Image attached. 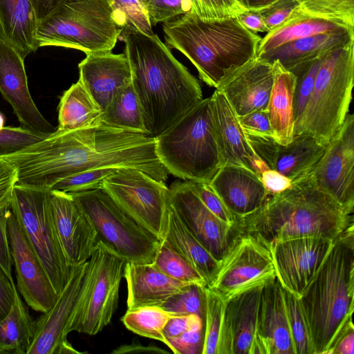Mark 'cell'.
I'll list each match as a JSON object with an SVG mask.
<instances>
[{
	"mask_svg": "<svg viewBox=\"0 0 354 354\" xmlns=\"http://www.w3.org/2000/svg\"><path fill=\"white\" fill-rule=\"evenodd\" d=\"M283 296L295 354H313L308 325L299 298L285 289Z\"/></svg>",
	"mask_w": 354,
	"mask_h": 354,
	"instance_id": "42",
	"label": "cell"
},
{
	"mask_svg": "<svg viewBox=\"0 0 354 354\" xmlns=\"http://www.w3.org/2000/svg\"><path fill=\"white\" fill-rule=\"evenodd\" d=\"M334 240L305 236L276 241L269 247L276 277L299 298L330 251Z\"/></svg>",
	"mask_w": 354,
	"mask_h": 354,
	"instance_id": "16",
	"label": "cell"
},
{
	"mask_svg": "<svg viewBox=\"0 0 354 354\" xmlns=\"http://www.w3.org/2000/svg\"><path fill=\"white\" fill-rule=\"evenodd\" d=\"M353 226L334 241L317 272L299 298L313 354H328L352 319L354 299Z\"/></svg>",
	"mask_w": 354,
	"mask_h": 354,
	"instance_id": "5",
	"label": "cell"
},
{
	"mask_svg": "<svg viewBox=\"0 0 354 354\" xmlns=\"http://www.w3.org/2000/svg\"><path fill=\"white\" fill-rule=\"evenodd\" d=\"M353 28L333 21L313 16L300 6L281 24L268 30L261 37L256 57L288 42L319 33L342 31Z\"/></svg>",
	"mask_w": 354,
	"mask_h": 354,
	"instance_id": "33",
	"label": "cell"
},
{
	"mask_svg": "<svg viewBox=\"0 0 354 354\" xmlns=\"http://www.w3.org/2000/svg\"><path fill=\"white\" fill-rule=\"evenodd\" d=\"M246 10L235 0H192L190 12L206 21L236 18Z\"/></svg>",
	"mask_w": 354,
	"mask_h": 354,
	"instance_id": "46",
	"label": "cell"
},
{
	"mask_svg": "<svg viewBox=\"0 0 354 354\" xmlns=\"http://www.w3.org/2000/svg\"><path fill=\"white\" fill-rule=\"evenodd\" d=\"M301 10L320 18L354 28V0H297Z\"/></svg>",
	"mask_w": 354,
	"mask_h": 354,
	"instance_id": "43",
	"label": "cell"
},
{
	"mask_svg": "<svg viewBox=\"0 0 354 354\" xmlns=\"http://www.w3.org/2000/svg\"><path fill=\"white\" fill-rule=\"evenodd\" d=\"M171 316L161 307L144 306L127 310L121 321L133 333L167 344L163 330Z\"/></svg>",
	"mask_w": 354,
	"mask_h": 354,
	"instance_id": "37",
	"label": "cell"
},
{
	"mask_svg": "<svg viewBox=\"0 0 354 354\" xmlns=\"http://www.w3.org/2000/svg\"><path fill=\"white\" fill-rule=\"evenodd\" d=\"M109 0H56L38 22L39 47L62 46L84 53L111 50L122 34Z\"/></svg>",
	"mask_w": 354,
	"mask_h": 354,
	"instance_id": "8",
	"label": "cell"
},
{
	"mask_svg": "<svg viewBox=\"0 0 354 354\" xmlns=\"http://www.w3.org/2000/svg\"><path fill=\"white\" fill-rule=\"evenodd\" d=\"M257 335L263 343L267 354H295L283 289L277 277L262 288Z\"/></svg>",
	"mask_w": 354,
	"mask_h": 354,
	"instance_id": "27",
	"label": "cell"
},
{
	"mask_svg": "<svg viewBox=\"0 0 354 354\" xmlns=\"http://www.w3.org/2000/svg\"><path fill=\"white\" fill-rule=\"evenodd\" d=\"M225 302L206 288V309L202 354H217L223 326Z\"/></svg>",
	"mask_w": 354,
	"mask_h": 354,
	"instance_id": "40",
	"label": "cell"
},
{
	"mask_svg": "<svg viewBox=\"0 0 354 354\" xmlns=\"http://www.w3.org/2000/svg\"><path fill=\"white\" fill-rule=\"evenodd\" d=\"M206 288L198 283L187 284L182 291L171 297L161 308L172 315H196L204 323Z\"/></svg>",
	"mask_w": 354,
	"mask_h": 354,
	"instance_id": "41",
	"label": "cell"
},
{
	"mask_svg": "<svg viewBox=\"0 0 354 354\" xmlns=\"http://www.w3.org/2000/svg\"><path fill=\"white\" fill-rule=\"evenodd\" d=\"M169 189V203L178 218L220 262L230 249L234 230L204 205L188 180H176Z\"/></svg>",
	"mask_w": 354,
	"mask_h": 354,
	"instance_id": "18",
	"label": "cell"
},
{
	"mask_svg": "<svg viewBox=\"0 0 354 354\" xmlns=\"http://www.w3.org/2000/svg\"><path fill=\"white\" fill-rule=\"evenodd\" d=\"M38 22L52 11L56 0H32Z\"/></svg>",
	"mask_w": 354,
	"mask_h": 354,
	"instance_id": "61",
	"label": "cell"
},
{
	"mask_svg": "<svg viewBox=\"0 0 354 354\" xmlns=\"http://www.w3.org/2000/svg\"><path fill=\"white\" fill-rule=\"evenodd\" d=\"M103 110L77 81L60 97L57 129L74 130L103 124Z\"/></svg>",
	"mask_w": 354,
	"mask_h": 354,
	"instance_id": "34",
	"label": "cell"
},
{
	"mask_svg": "<svg viewBox=\"0 0 354 354\" xmlns=\"http://www.w3.org/2000/svg\"><path fill=\"white\" fill-rule=\"evenodd\" d=\"M272 64L274 79L268 105L269 120L274 140L286 145L295 136L293 98L296 77L277 59Z\"/></svg>",
	"mask_w": 354,
	"mask_h": 354,
	"instance_id": "31",
	"label": "cell"
},
{
	"mask_svg": "<svg viewBox=\"0 0 354 354\" xmlns=\"http://www.w3.org/2000/svg\"><path fill=\"white\" fill-rule=\"evenodd\" d=\"M151 25L165 22L191 10L192 0H144Z\"/></svg>",
	"mask_w": 354,
	"mask_h": 354,
	"instance_id": "49",
	"label": "cell"
},
{
	"mask_svg": "<svg viewBox=\"0 0 354 354\" xmlns=\"http://www.w3.org/2000/svg\"><path fill=\"white\" fill-rule=\"evenodd\" d=\"M152 263L162 272L175 280L207 287V283L203 277L163 240H161Z\"/></svg>",
	"mask_w": 354,
	"mask_h": 354,
	"instance_id": "39",
	"label": "cell"
},
{
	"mask_svg": "<svg viewBox=\"0 0 354 354\" xmlns=\"http://www.w3.org/2000/svg\"><path fill=\"white\" fill-rule=\"evenodd\" d=\"M102 123L128 132L147 135L141 106L131 82L113 96L104 111Z\"/></svg>",
	"mask_w": 354,
	"mask_h": 354,
	"instance_id": "36",
	"label": "cell"
},
{
	"mask_svg": "<svg viewBox=\"0 0 354 354\" xmlns=\"http://www.w3.org/2000/svg\"><path fill=\"white\" fill-rule=\"evenodd\" d=\"M17 182V169L0 157V208L11 203L14 188Z\"/></svg>",
	"mask_w": 354,
	"mask_h": 354,
	"instance_id": "54",
	"label": "cell"
},
{
	"mask_svg": "<svg viewBox=\"0 0 354 354\" xmlns=\"http://www.w3.org/2000/svg\"><path fill=\"white\" fill-rule=\"evenodd\" d=\"M236 18L246 29L254 33L268 31L259 10H246Z\"/></svg>",
	"mask_w": 354,
	"mask_h": 354,
	"instance_id": "59",
	"label": "cell"
},
{
	"mask_svg": "<svg viewBox=\"0 0 354 354\" xmlns=\"http://www.w3.org/2000/svg\"><path fill=\"white\" fill-rule=\"evenodd\" d=\"M211 98L214 126L223 165L243 167L260 178L262 172L269 168L252 149L232 106L218 89Z\"/></svg>",
	"mask_w": 354,
	"mask_h": 354,
	"instance_id": "23",
	"label": "cell"
},
{
	"mask_svg": "<svg viewBox=\"0 0 354 354\" xmlns=\"http://www.w3.org/2000/svg\"><path fill=\"white\" fill-rule=\"evenodd\" d=\"M245 10H261L277 0H235Z\"/></svg>",
	"mask_w": 354,
	"mask_h": 354,
	"instance_id": "62",
	"label": "cell"
},
{
	"mask_svg": "<svg viewBox=\"0 0 354 354\" xmlns=\"http://www.w3.org/2000/svg\"><path fill=\"white\" fill-rule=\"evenodd\" d=\"M167 353V351L160 349L156 346H144L141 344H131L122 345L113 351V353Z\"/></svg>",
	"mask_w": 354,
	"mask_h": 354,
	"instance_id": "60",
	"label": "cell"
},
{
	"mask_svg": "<svg viewBox=\"0 0 354 354\" xmlns=\"http://www.w3.org/2000/svg\"><path fill=\"white\" fill-rule=\"evenodd\" d=\"M204 328L189 329L168 339L167 346L175 354H202Z\"/></svg>",
	"mask_w": 354,
	"mask_h": 354,
	"instance_id": "50",
	"label": "cell"
},
{
	"mask_svg": "<svg viewBox=\"0 0 354 354\" xmlns=\"http://www.w3.org/2000/svg\"><path fill=\"white\" fill-rule=\"evenodd\" d=\"M88 262L72 268L53 306L34 320V337L27 354H82L67 339L84 286Z\"/></svg>",
	"mask_w": 354,
	"mask_h": 354,
	"instance_id": "14",
	"label": "cell"
},
{
	"mask_svg": "<svg viewBox=\"0 0 354 354\" xmlns=\"http://www.w3.org/2000/svg\"><path fill=\"white\" fill-rule=\"evenodd\" d=\"M299 7L297 0H277L259 10L268 30L284 21L291 13Z\"/></svg>",
	"mask_w": 354,
	"mask_h": 354,
	"instance_id": "51",
	"label": "cell"
},
{
	"mask_svg": "<svg viewBox=\"0 0 354 354\" xmlns=\"http://www.w3.org/2000/svg\"><path fill=\"white\" fill-rule=\"evenodd\" d=\"M10 204L0 208V266L11 281L12 260L8 236L7 216Z\"/></svg>",
	"mask_w": 354,
	"mask_h": 354,
	"instance_id": "55",
	"label": "cell"
},
{
	"mask_svg": "<svg viewBox=\"0 0 354 354\" xmlns=\"http://www.w3.org/2000/svg\"><path fill=\"white\" fill-rule=\"evenodd\" d=\"M155 139L158 158L176 177L209 183L223 166L211 97L194 104Z\"/></svg>",
	"mask_w": 354,
	"mask_h": 354,
	"instance_id": "6",
	"label": "cell"
},
{
	"mask_svg": "<svg viewBox=\"0 0 354 354\" xmlns=\"http://www.w3.org/2000/svg\"><path fill=\"white\" fill-rule=\"evenodd\" d=\"M37 26L32 0H0V39L24 58L39 48Z\"/></svg>",
	"mask_w": 354,
	"mask_h": 354,
	"instance_id": "29",
	"label": "cell"
},
{
	"mask_svg": "<svg viewBox=\"0 0 354 354\" xmlns=\"http://www.w3.org/2000/svg\"><path fill=\"white\" fill-rule=\"evenodd\" d=\"M209 183L236 220L259 209L268 194L257 174L237 165H223Z\"/></svg>",
	"mask_w": 354,
	"mask_h": 354,
	"instance_id": "26",
	"label": "cell"
},
{
	"mask_svg": "<svg viewBox=\"0 0 354 354\" xmlns=\"http://www.w3.org/2000/svg\"><path fill=\"white\" fill-rule=\"evenodd\" d=\"M123 277L127 285V310L162 306L189 283L175 280L153 263L127 262Z\"/></svg>",
	"mask_w": 354,
	"mask_h": 354,
	"instance_id": "28",
	"label": "cell"
},
{
	"mask_svg": "<svg viewBox=\"0 0 354 354\" xmlns=\"http://www.w3.org/2000/svg\"><path fill=\"white\" fill-rule=\"evenodd\" d=\"M260 179L268 194H276L291 187L292 181L281 173L271 169L262 172Z\"/></svg>",
	"mask_w": 354,
	"mask_h": 354,
	"instance_id": "56",
	"label": "cell"
},
{
	"mask_svg": "<svg viewBox=\"0 0 354 354\" xmlns=\"http://www.w3.org/2000/svg\"><path fill=\"white\" fill-rule=\"evenodd\" d=\"M109 2L113 19L122 28V37L135 32L148 36L154 35L144 0H109Z\"/></svg>",
	"mask_w": 354,
	"mask_h": 354,
	"instance_id": "38",
	"label": "cell"
},
{
	"mask_svg": "<svg viewBox=\"0 0 354 354\" xmlns=\"http://www.w3.org/2000/svg\"><path fill=\"white\" fill-rule=\"evenodd\" d=\"M238 119L244 133L274 138L268 109L257 110L238 116Z\"/></svg>",
	"mask_w": 354,
	"mask_h": 354,
	"instance_id": "52",
	"label": "cell"
},
{
	"mask_svg": "<svg viewBox=\"0 0 354 354\" xmlns=\"http://www.w3.org/2000/svg\"><path fill=\"white\" fill-rule=\"evenodd\" d=\"M48 135L32 131L22 127H4L0 130V156L19 151L41 140Z\"/></svg>",
	"mask_w": 354,
	"mask_h": 354,
	"instance_id": "48",
	"label": "cell"
},
{
	"mask_svg": "<svg viewBox=\"0 0 354 354\" xmlns=\"http://www.w3.org/2000/svg\"><path fill=\"white\" fill-rule=\"evenodd\" d=\"M34 337V320L16 287L8 314L0 321V354H27Z\"/></svg>",
	"mask_w": 354,
	"mask_h": 354,
	"instance_id": "35",
	"label": "cell"
},
{
	"mask_svg": "<svg viewBox=\"0 0 354 354\" xmlns=\"http://www.w3.org/2000/svg\"><path fill=\"white\" fill-rule=\"evenodd\" d=\"M17 286L0 266V321L10 312L15 299Z\"/></svg>",
	"mask_w": 354,
	"mask_h": 354,
	"instance_id": "57",
	"label": "cell"
},
{
	"mask_svg": "<svg viewBox=\"0 0 354 354\" xmlns=\"http://www.w3.org/2000/svg\"><path fill=\"white\" fill-rule=\"evenodd\" d=\"M55 228L68 265L72 268L88 261L97 243L90 219L69 194L49 190Z\"/></svg>",
	"mask_w": 354,
	"mask_h": 354,
	"instance_id": "19",
	"label": "cell"
},
{
	"mask_svg": "<svg viewBox=\"0 0 354 354\" xmlns=\"http://www.w3.org/2000/svg\"><path fill=\"white\" fill-rule=\"evenodd\" d=\"M10 206L59 295L66 284L72 268L67 263L55 228L49 190L17 184Z\"/></svg>",
	"mask_w": 354,
	"mask_h": 354,
	"instance_id": "10",
	"label": "cell"
},
{
	"mask_svg": "<svg viewBox=\"0 0 354 354\" xmlns=\"http://www.w3.org/2000/svg\"><path fill=\"white\" fill-rule=\"evenodd\" d=\"M88 262L82 293L68 330L93 335L111 321L126 262L100 241Z\"/></svg>",
	"mask_w": 354,
	"mask_h": 354,
	"instance_id": "11",
	"label": "cell"
},
{
	"mask_svg": "<svg viewBox=\"0 0 354 354\" xmlns=\"http://www.w3.org/2000/svg\"><path fill=\"white\" fill-rule=\"evenodd\" d=\"M78 64V81L104 111L112 98L131 82V69L125 54L111 50L87 52Z\"/></svg>",
	"mask_w": 354,
	"mask_h": 354,
	"instance_id": "24",
	"label": "cell"
},
{
	"mask_svg": "<svg viewBox=\"0 0 354 354\" xmlns=\"http://www.w3.org/2000/svg\"><path fill=\"white\" fill-rule=\"evenodd\" d=\"M354 353V327L351 319L339 334L328 354Z\"/></svg>",
	"mask_w": 354,
	"mask_h": 354,
	"instance_id": "58",
	"label": "cell"
},
{
	"mask_svg": "<svg viewBox=\"0 0 354 354\" xmlns=\"http://www.w3.org/2000/svg\"><path fill=\"white\" fill-rule=\"evenodd\" d=\"M255 153L266 166L292 182L308 176L322 156L325 146L310 136H295L291 142L283 145L273 137L245 133Z\"/></svg>",
	"mask_w": 354,
	"mask_h": 354,
	"instance_id": "21",
	"label": "cell"
},
{
	"mask_svg": "<svg viewBox=\"0 0 354 354\" xmlns=\"http://www.w3.org/2000/svg\"><path fill=\"white\" fill-rule=\"evenodd\" d=\"M201 328H204L203 321L196 315H172L164 328L163 334L167 344L168 339L174 338L187 330Z\"/></svg>",
	"mask_w": 354,
	"mask_h": 354,
	"instance_id": "53",
	"label": "cell"
},
{
	"mask_svg": "<svg viewBox=\"0 0 354 354\" xmlns=\"http://www.w3.org/2000/svg\"><path fill=\"white\" fill-rule=\"evenodd\" d=\"M120 168L121 167H103L77 172L60 179L49 190L56 189L72 193L99 188L107 176Z\"/></svg>",
	"mask_w": 354,
	"mask_h": 354,
	"instance_id": "45",
	"label": "cell"
},
{
	"mask_svg": "<svg viewBox=\"0 0 354 354\" xmlns=\"http://www.w3.org/2000/svg\"><path fill=\"white\" fill-rule=\"evenodd\" d=\"M162 240L183 257L203 277L207 286L214 279L220 262L185 227L170 205L167 209Z\"/></svg>",
	"mask_w": 354,
	"mask_h": 354,
	"instance_id": "32",
	"label": "cell"
},
{
	"mask_svg": "<svg viewBox=\"0 0 354 354\" xmlns=\"http://www.w3.org/2000/svg\"><path fill=\"white\" fill-rule=\"evenodd\" d=\"M69 194L93 225L97 242L126 263L153 262L161 241L124 212L102 187Z\"/></svg>",
	"mask_w": 354,
	"mask_h": 354,
	"instance_id": "9",
	"label": "cell"
},
{
	"mask_svg": "<svg viewBox=\"0 0 354 354\" xmlns=\"http://www.w3.org/2000/svg\"><path fill=\"white\" fill-rule=\"evenodd\" d=\"M273 79L272 64L255 57L225 77L216 89L241 116L268 109Z\"/></svg>",
	"mask_w": 354,
	"mask_h": 354,
	"instance_id": "22",
	"label": "cell"
},
{
	"mask_svg": "<svg viewBox=\"0 0 354 354\" xmlns=\"http://www.w3.org/2000/svg\"><path fill=\"white\" fill-rule=\"evenodd\" d=\"M263 287L248 290L225 302L217 354H250L257 335Z\"/></svg>",
	"mask_w": 354,
	"mask_h": 354,
	"instance_id": "25",
	"label": "cell"
},
{
	"mask_svg": "<svg viewBox=\"0 0 354 354\" xmlns=\"http://www.w3.org/2000/svg\"><path fill=\"white\" fill-rule=\"evenodd\" d=\"M4 122H5L4 118H3V115L0 113V130L4 127V126H3Z\"/></svg>",
	"mask_w": 354,
	"mask_h": 354,
	"instance_id": "63",
	"label": "cell"
},
{
	"mask_svg": "<svg viewBox=\"0 0 354 354\" xmlns=\"http://www.w3.org/2000/svg\"><path fill=\"white\" fill-rule=\"evenodd\" d=\"M188 181L194 192L204 205L234 230L236 225V218L210 184L209 183Z\"/></svg>",
	"mask_w": 354,
	"mask_h": 354,
	"instance_id": "47",
	"label": "cell"
},
{
	"mask_svg": "<svg viewBox=\"0 0 354 354\" xmlns=\"http://www.w3.org/2000/svg\"><path fill=\"white\" fill-rule=\"evenodd\" d=\"M321 59L322 57L316 58L303 62L288 70L296 77L293 98V113L295 122L302 113L309 100Z\"/></svg>",
	"mask_w": 354,
	"mask_h": 354,
	"instance_id": "44",
	"label": "cell"
},
{
	"mask_svg": "<svg viewBox=\"0 0 354 354\" xmlns=\"http://www.w3.org/2000/svg\"><path fill=\"white\" fill-rule=\"evenodd\" d=\"M353 226L346 209L315 183L310 174L290 187L268 194L261 207L236 220L235 234H250L268 248L289 239L320 236L335 241Z\"/></svg>",
	"mask_w": 354,
	"mask_h": 354,
	"instance_id": "3",
	"label": "cell"
},
{
	"mask_svg": "<svg viewBox=\"0 0 354 354\" xmlns=\"http://www.w3.org/2000/svg\"><path fill=\"white\" fill-rule=\"evenodd\" d=\"M123 37L147 134L156 138L203 99L202 89L157 35Z\"/></svg>",
	"mask_w": 354,
	"mask_h": 354,
	"instance_id": "2",
	"label": "cell"
},
{
	"mask_svg": "<svg viewBox=\"0 0 354 354\" xmlns=\"http://www.w3.org/2000/svg\"><path fill=\"white\" fill-rule=\"evenodd\" d=\"M102 187L137 223L162 240L169 207V189L133 167H121L107 176Z\"/></svg>",
	"mask_w": 354,
	"mask_h": 354,
	"instance_id": "12",
	"label": "cell"
},
{
	"mask_svg": "<svg viewBox=\"0 0 354 354\" xmlns=\"http://www.w3.org/2000/svg\"><path fill=\"white\" fill-rule=\"evenodd\" d=\"M354 42L353 28L313 35L284 44L259 59L272 63L277 59L287 70L303 62L322 57L329 51Z\"/></svg>",
	"mask_w": 354,
	"mask_h": 354,
	"instance_id": "30",
	"label": "cell"
},
{
	"mask_svg": "<svg viewBox=\"0 0 354 354\" xmlns=\"http://www.w3.org/2000/svg\"><path fill=\"white\" fill-rule=\"evenodd\" d=\"M354 83V42L325 54L313 89L295 124V136H312L326 146L348 113Z\"/></svg>",
	"mask_w": 354,
	"mask_h": 354,
	"instance_id": "7",
	"label": "cell"
},
{
	"mask_svg": "<svg viewBox=\"0 0 354 354\" xmlns=\"http://www.w3.org/2000/svg\"><path fill=\"white\" fill-rule=\"evenodd\" d=\"M0 93L10 104L22 127L49 134L55 128L42 115L30 93L24 58L0 39Z\"/></svg>",
	"mask_w": 354,
	"mask_h": 354,
	"instance_id": "20",
	"label": "cell"
},
{
	"mask_svg": "<svg viewBox=\"0 0 354 354\" xmlns=\"http://www.w3.org/2000/svg\"><path fill=\"white\" fill-rule=\"evenodd\" d=\"M7 230L17 290L32 309L41 313L47 312L55 304L58 295L10 205L8 211Z\"/></svg>",
	"mask_w": 354,
	"mask_h": 354,
	"instance_id": "17",
	"label": "cell"
},
{
	"mask_svg": "<svg viewBox=\"0 0 354 354\" xmlns=\"http://www.w3.org/2000/svg\"><path fill=\"white\" fill-rule=\"evenodd\" d=\"M17 170V184L50 189L60 179L103 167H133L165 182L169 172L158 158L156 139L105 124L58 130L40 141L0 156Z\"/></svg>",
	"mask_w": 354,
	"mask_h": 354,
	"instance_id": "1",
	"label": "cell"
},
{
	"mask_svg": "<svg viewBox=\"0 0 354 354\" xmlns=\"http://www.w3.org/2000/svg\"><path fill=\"white\" fill-rule=\"evenodd\" d=\"M275 278L269 248L250 234H237L207 288L227 301Z\"/></svg>",
	"mask_w": 354,
	"mask_h": 354,
	"instance_id": "13",
	"label": "cell"
},
{
	"mask_svg": "<svg viewBox=\"0 0 354 354\" xmlns=\"http://www.w3.org/2000/svg\"><path fill=\"white\" fill-rule=\"evenodd\" d=\"M315 183L346 209L354 207V115L344 123L325 146L309 174Z\"/></svg>",
	"mask_w": 354,
	"mask_h": 354,
	"instance_id": "15",
	"label": "cell"
},
{
	"mask_svg": "<svg viewBox=\"0 0 354 354\" xmlns=\"http://www.w3.org/2000/svg\"><path fill=\"white\" fill-rule=\"evenodd\" d=\"M167 44L184 54L200 78L216 88L234 71L256 57L261 37L236 18L206 21L188 12L165 21Z\"/></svg>",
	"mask_w": 354,
	"mask_h": 354,
	"instance_id": "4",
	"label": "cell"
}]
</instances>
